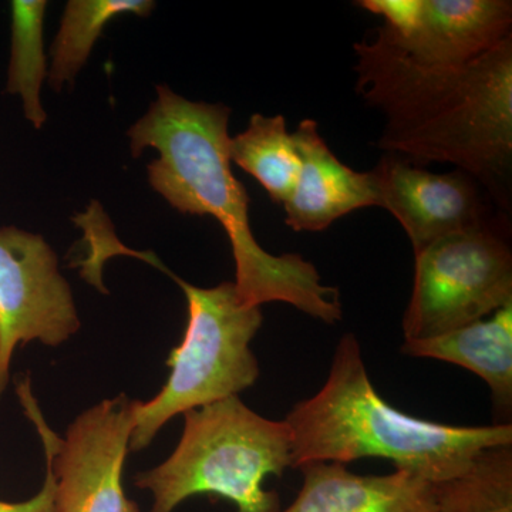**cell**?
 <instances>
[{"label": "cell", "mask_w": 512, "mask_h": 512, "mask_svg": "<svg viewBox=\"0 0 512 512\" xmlns=\"http://www.w3.org/2000/svg\"><path fill=\"white\" fill-rule=\"evenodd\" d=\"M433 488L436 512H512V444L484 448L466 471Z\"/></svg>", "instance_id": "obj_17"}, {"label": "cell", "mask_w": 512, "mask_h": 512, "mask_svg": "<svg viewBox=\"0 0 512 512\" xmlns=\"http://www.w3.org/2000/svg\"><path fill=\"white\" fill-rule=\"evenodd\" d=\"M356 90L386 119L377 146L426 165H456L511 210L512 36L460 67L423 66L383 26L355 43Z\"/></svg>", "instance_id": "obj_1"}, {"label": "cell", "mask_w": 512, "mask_h": 512, "mask_svg": "<svg viewBox=\"0 0 512 512\" xmlns=\"http://www.w3.org/2000/svg\"><path fill=\"white\" fill-rule=\"evenodd\" d=\"M224 104L190 101L168 86H157V100L128 130L133 157L156 148L148 181L175 210L210 215L231 242L235 289L244 305L284 302L335 325L342 319L339 291L323 285L318 269L301 255L276 256L256 242L249 225V197L232 173Z\"/></svg>", "instance_id": "obj_2"}, {"label": "cell", "mask_w": 512, "mask_h": 512, "mask_svg": "<svg viewBox=\"0 0 512 512\" xmlns=\"http://www.w3.org/2000/svg\"><path fill=\"white\" fill-rule=\"evenodd\" d=\"M45 0H13L12 37L6 92L18 94L23 113L33 127L40 128L47 116L40 103V89L47 79L45 46H43V20Z\"/></svg>", "instance_id": "obj_16"}, {"label": "cell", "mask_w": 512, "mask_h": 512, "mask_svg": "<svg viewBox=\"0 0 512 512\" xmlns=\"http://www.w3.org/2000/svg\"><path fill=\"white\" fill-rule=\"evenodd\" d=\"M80 329L72 289L39 234L0 227V397L19 345L59 346Z\"/></svg>", "instance_id": "obj_8"}, {"label": "cell", "mask_w": 512, "mask_h": 512, "mask_svg": "<svg viewBox=\"0 0 512 512\" xmlns=\"http://www.w3.org/2000/svg\"><path fill=\"white\" fill-rule=\"evenodd\" d=\"M156 8L150 0H72L67 2L62 23L52 47V67L47 82L60 92L64 83H73L107 23L117 16L147 18Z\"/></svg>", "instance_id": "obj_15"}, {"label": "cell", "mask_w": 512, "mask_h": 512, "mask_svg": "<svg viewBox=\"0 0 512 512\" xmlns=\"http://www.w3.org/2000/svg\"><path fill=\"white\" fill-rule=\"evenodd\" d=\"M285 421L292 467L380 457L433 484L466 471L484 448L512 444L511 424L447 426L394 409L376 392L352 333L336 346L322 389L295 404Z\"/></svg>", "instance_id": "obj_3"}, {"label": "cell", "mask_w": 512, "mask_h": 512, "mask_svg": "<svg viewBox=\"0 0 512 512\" xmlns=\"http://www.w3.org/2000/svg\"><path fill=\"white\" fill-rule=\"evenodd\" d=\"M0 512H55V477L46 460V478L42 490L23 503L0 501Z\"/></svg>", "instance_id": "obj_18"}, {"label": "cell", "mask_w": 512, "mask_h": 512, "mask_svg": "<svg viewBox=\"0 0 512 512\" xmlns=\"http://www.w3.org/2000/svg\"><path fill=\"white\" fill-rule=\"evenodd\" d=\"M292 467V434L285 420L259 416L238 396L184 413V431L170 457L138 473L151 491L150 512H173L194 495H218L237 512H278L279 495L264 480Z\"/></svg>", "instance_id": "obj_4"}, {"label": "cell", "mask_w": 512, "mask_h": 512, "mask_svg": "<svg viewBox=\"0 0 512 512\" xmlns=\"http://www.w3.org/2000/svg\"><path fill=\"white\" fill-rule=\"evenodd\" d=\"M301 471L295 501L278 512H436L433 483L409 471L360 476L339 463L308 464Z\"/></svg>", "instance_id": "obj_12"}, {"label": "cell", "mask_w": 512, "mask_h": 512, "mask_svg": "<svg viewBox=\"0 0 512 512\" xmlns=\"http://www.w3.org/2000/svg\"><path fill=\"white\" fill-rule=\"evenodd\" d=\"M497 220L448 235L414 254L404 340L436 338L512 303V254Z\"/></svg>", "instance_id": "obj_6"}, {"label": "cell", "mask_w": 512, "mask_h": 512, "mask_svg": "<svg viewBox=\"0 0 512 512\" xmlns=\"http://www.w3.org/2000/svg\"><path fill=\"white\" fill-rule=\"evenodd\" d=\"M229 158L252 175L275 204L284 205L295 190L301 158L281 114H254L247 130L229 138Z\"/></svg>", "instance_id": "obj_14"}, {"label": "cell", "mask_w": 512, "mask_h": 512, "mask_svg": "<svg viewBox=\"0 0 512 512\" xmlns=\"http://www.w3.org/2000/svg\"><path fill=\"white\" fill-rule=\"evenodd\" d=\"M157 268L183 289L188 323L183 342L168 356L171 373L161 392L150 402L134 400L130 451L144 450L177 414L238 396L259 377L251 342L264 322L261 308L244 305L234 282L198 288L163 264Z\"/></svg>", "instance_id": "obj_5"}, {"label": "cell", "mask_w": 512, "mask_h": 512, "mask_svg": "<svg viewBox=\"0 0 512 512\" xmlns=\"http://www.w3.org/2000/svg\"><path fill=\"white\" fill-rule=\"evenodd\" d=\"M370 174L377 207L400 222L414 254L448 235L495 221L484 200L487 191L466 171L431 173L406 158L384 154Z\"/></svg>", "instance_id": "obj_10"}, {"label": "cell", "mask_w": 512, "mask_h": 512, "mask_svg": "<svg viewBox=\"0 0 512 512\" xmlns=\"http://www.w3.org/2000/svg\"><path fill=\"white\" fill-rule=\"evenodd\" d=\"M18 394L52 467L55 512H140L121 483L134 429V400L126 394L103 400L80 414L59 439L36 406L28 379L18 384Z\"/></svg>", "instance_id": "obj_7"}, {"label": "cell", "mask_w": 512, "mask_h": 512, "mask_svg": "<svg viewBox=\"0 0 512 512\" xmlns=\"http://www.w3.org/2000/svg\"><path fill=\"white\" fill-rule=\"evenodd\" d=\"M301 170L286 200L285 222L296 232H320L360 208L377 207L372 174L343 164L319 134L318 123L306 119L292 133Z\"/></svg>", "instance_id": "obj_11"}, {"label": "cell", "mask_w": 512, "mask_h": 512, "mask_svg": "<svg viewBox=\"0 0 512 512\" xmlns=\"http://www.w3.org/2000/svg\"><path fill=\"white\" fill-rule=\"evenodd\" d=\"M394 45L423 66L460 67L512 36L510 0H360Z\"/></svg>", "instance_id": "obj_9"}, {"label": "cell", "mask_w": 512, "mask_h": 512, "mask_svg": "<svg viewBox=\"0 0 512 512\" xmlns=\"http://www.w3.org/2000/svg\"><path fill=\"white\" fill-rule=\"evenodd\" d=\"M404 355L441 360L476 373L488 384L495 409H512V303L490 318L436 338L404 340Z\"/></svg>", "instance_id": "obj_13"}]
</instances>
